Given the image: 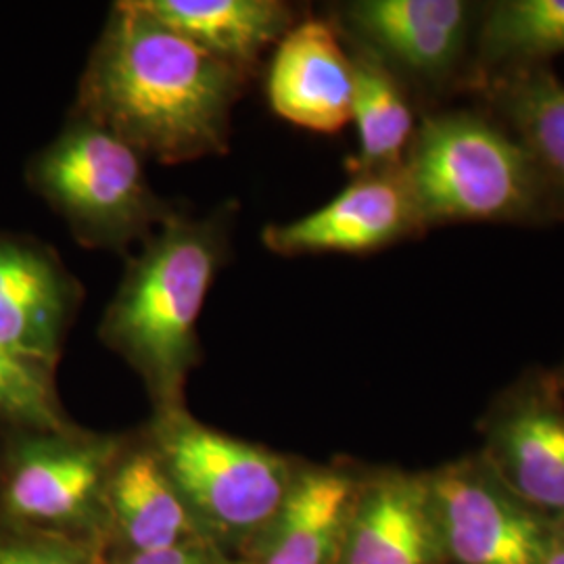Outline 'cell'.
Segmentation results:
<instances>
[{"label": "cell", "instance_id": "cell-20", "mask_svg": "<svg viewBox=\"0 0 564 564\" xmlns=\"http://www.w3.org/2000/svg\"><path fill=\"white\" fill-rule=\"evenodd\" d=\"M0 416L25 424L39 433H63V419L51 370L28 362L0 347Z\"/></svg>", "mask_w": 564, "mask_h": 564}, {"label": "cell", "instance_id": "cell-2", "mask_svg": "<svg viewBox=\"0 0 564 564\" xmlns=\"http://www.w3.org/2000/svg\"><path fill=\"white\" fill-rule=\"evenodd\" d=\"M224 249V223L172 216L107 307L102 341L141 375L158 410L182 405L184 381L199 360L197 321Z\"/></svg>", "mask_w": 564, "mask_h": 564}, {"label": "cell", "instance_id": "cell-6", "mask_svg": "<svg viewBox=\"0 0 564 564\" xmlns=\"http://www.w3.org/2000/svg\"><path fill=\"white\" fill-rule=\"evenodd\" d=\"M485 2L358 0L343 4L347 39L426 99L475 93V44Z\"/></svg>", "mask_w": 564, "mask_h": 564}, {"label": "cell", "instance_id": "cell-7", "mask_svg": "<svg viewBox=\"0 0 564 564\" xmlns=\"http://www.w3.org/2000/svg\"><path fill=\"white\" fill-rule=\"evenodd\" d=\"M126 445L113 437L39 433L15 447L2 505L41 531L107 542V487Z\"/></svg>", "mask_w": 564, "mask_h": 564}, {"label": "cell", "instance_id": "cell-13", "mask_svg": "<svg viewBox=\"0 0 564 564\" xmlns=\"http://www.w3.org/2000/svg\"><path fill=\"white\" fill-rule=\"evenodd\" d=\"M272 109L291 123L333 134L351 121L354 74L337 30L323 20L293 25L268 76Z\"/></svg>", "mask_w": 564, "mask_h": 564}, {"label": "cell", "instance_id": "cell-22", "mask_svg": "<svg viewBox=\"0 0 564 564\" xmlns=\"http://www.w3.org/2000/svg\"><path fill=\"white\" fill-rule=\"evenodd\" d=\"M107 564H245L241 558L220 550L218 545L202 544L178 545L160 552L144 554H121L113 552Z\"/></svg>", "mask_w": 564, "mask_h": 564}, {"label": "cell", "instance_id": "cell-1", "mask_svg": "<svg viewBox=\"0 0 564 564\" xmlns=\"http://www.w3.org/2000/svg\"><path fill=\"white\" fill-rule=\"evenodd\" d=\"M242 69L144 11L120 2L82 82L84 120L160 162L226 151Z\"/></svg>", "mask_w": 564, "mask_h": 564}, {"label": "cell", "instance_id": "cell-11", "mask_svg": "<svg viewBox=\"0 0 564 564\" xmlns=\"http://www.w3.org/2000/svg\"><path fill=\"white\" fill-rule=\"evenodd\" d=\"M337 564H445L424 473L364 468Z\"/></svg>", "mask_w": 564, "mask_h": 564}, {"label": "cell", "instance_id": "cell-24", "mask_svg": "<svg viewBox=\"0 0 564 564\" xmlns=\"http://www.w3.org/2000/svg\"><path fill=\"white\" fill-rule=\"evenodd\" d=\"M552 372H554V379H556L558 384H561V387L564 389V362L561 364V366H556Z\"/></svg>", "mask_w": 564, "mask_h": 564}, {"label": "cell", "instance_id": "cell-18", "mask_svg": "<svg viewBox=\"0 0 564 564\" xmlns=\"http://www.w3.org/2000/svg\"><path fill=\"white\" fill-rule=\"evenodd\" d=\"M349 59L354 74L351 121L360 137V153L349 162V170L354 176L400 170L419 128L412 93L383 61L356 42L349 44Z\"/></svg>", "mask_w": 564, "mask_h": 564}, {"label": "cell", "instance_id": "cell-8", "mask_svg": "<svg viewBox=\"0 0 564 564\" xmlns=\"http://www.w3.org/2000/svg\"><path fill=\"white\" fill-rule=\"evenodd\" d=\"M445 564H540L552 521L521 500L484 454L424 470Z\"/></svg>", "mask_w": 564, "mask_h": 564}, {"label": "cell", "instance_id": "cell-16", "mask_svg": "<svg viewBox=\"0 0 564 564\" xmlns=\"http://www.w3.org/2000/svg\"><path fill=\"white\" fill-rule=\"evenodd\" d=\"M512 132L564 205V84L547 65L496 74L477 90Z\"/></svg>", "mask_w": 564, "mask_h": 564}, {"label": "cell", "instance_id": "cell-17", "mask_svg": "<svg viewBox=\"0 0 564 564\" xmlns=\"http://www.w3.org/2000/svg\"><path fill=\"white\" fill-rule=\"evenodd\" d=\"M153 18L235 67L258 59L293 28L291 7L274 0H139Z\"/></svg>", "mask_w": 564, "mask_h": 564}, {"label": "cell", "instance_id": "cell-9", "mask_svg": "<svg viewBox=\"0 0 564 564\" xmlns=\"http://www.w3.org/2000/svg\"><path fill=\"white\" fill-rule=\"evenodd\" d=\"M485 460L547 521L564 517V389L552 370L529 368L477 424Z\"/></svg>", "mask_w": 564, "mask_h": 564}, {"label": "cell", "instance_id": "cell-5", "mask_svg": "<svg viewBox=\"0 0 564 564\" xmlns=\"http://www.w3.org/2000/svg\"><path fill=\"white\" fill-rule=\"evenodd\" d=\"M36 181L93 247H120L172 218L144 178L141 153L95 121L63 132L42 155Z\"/></svg>", "mask_w": 564, "mask_h": 564}, {"label": "cell", "instance_id": "cell-3", "mask_svg": "<svg viewBox=\"0 0 564 564\" xmlns=\"http://www.w3.org/2000/svg\"><path fill=\"white\" fill-rule=\"evenodd\" d=\"M402 167L426 230L564 218L563 202L527 149L485 107L424 116Z\"/></svg>", "mask_w": 564, "mask_h": 564}, {"label": "cell", "instance_id": "cell-4", "mask_svg": "<svg viewBox=\"0 0 564 564\" xmlns=\"http://www.w3.org/2000/svg\"><path fill=\"white\" fill-rule=\"evenodd\" d=\"M203 535L241 558L279 512L297 460L195 421L182 405L158 410L149 442Z\"/></svg>", "mask_w": 564, "mask_h": 564}, {"label": "cell", "instance_id": "cell-19", "mask_svg": "<svg viewBox=\"0 0 564 564\" xmlns=\"http://www.w3.org/2000/svg\"><path fill=\"white\" fill-rule=\"evenodd\" d=\"M564 53V0L485 2L475 44L477 88L487 78Z\"/></svg>", "mask_w": 564, "mask_h": 564}, {"label": "cell", "instance_id": "cell-21", "mask_svg": "<svg viewBox=\"0 0 564 564\" xmlns=\"http://www.w3.org/2000/svg\"><path fill=\"white\" fill-rule=\"evenodd\" d=\"M107 544L51 531L0 542V564H107Z\"/></svg>", "mask_w": 564, "mask_h": 564}, {"label": "cell", "instance_id": "cell-23", "mask_svg": "<svg viewBox=\"0 0 564 564\" xmlns=\"http://www.w3.org/2000/svg\"><path fill=\"white\" fill-rule=\"evenodd\" d=\"M540 564H564V517L552 521L550 538Z\"/></svg>", "mask_w": 564, "mask_h": 564}, {"label": "cell", "instance_id": "cell-15", "mask_svg": "<svg viewBox=\"0 0 564 564\" xmlns=\"http://www.w3.org/2000/svg\"><path fill=\"white\" fill-rule=\"evenodd\" d=\"M74 307V284L42 251L0 241V347L51 370Z\"/></svg>", "mask_w": 564, "mask_h": 564}, {"label": "cell", "instance_id": "cell-12", "mask_svg": "<svg viewBox=\"0 0 564 564\" xmlns=\"http://www.w3.org/2000/svg\"><path fill=\"white\" fill-rule=\"evenodd\" d=\"M362 470L351 463H297L279 512L242 563L337 564Z\"/></svg>", "mask_w": 564, "mask_h": 564}, {"label": "cell", "instance_id": "cell-10", "mask_svg": "<svg viewBox=\"0 0 564 564\" xmlns=\"http://www.w3.org/2000/svg\"><path fill=\"white\" fill-rule=\"evenodd\" d=\"M423 218L403 167L358 174L321 209L265 228L263 242L281 256L368 253L419 237Z\"/></svg>", "mask_w": 564, "mask_h": 564}, {"label": "cell", "instance_id": "cell-14", "mask_svg": "<svg viewBox=\"0 0 564 564\" xmlns=\"http://www.w3.org/2000/svg\"><path fill=\"white\" fill-rule=\"evenodd\" d=\"M107 542L121 554L209 542L147 444L126 445L111 470L107 487Z\"/></svg>", "mask_w": 564, "mask_h": 564}]
</instances>
